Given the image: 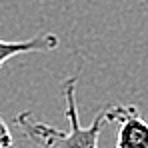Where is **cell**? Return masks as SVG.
I'll list each match as a JSON object with an SVG mask.
<instances>
[{"label":"cell","instance_id":"1","mask_svg":"<svg viewBox=\"0 0 148 148\" xmlns=\"http://www.w3.org/2000/svg\"><path fill=\"white\" fill-rule=\"evenodd\" d=\"M60 88H62V96L66 102L64 116L70 124V130H60L46 122H40L28 110L16 114L14 124L36 148H98L100 132L104 124H108L106 110L102 108L94 116L92 124L82 126L78 118V106H76V78L74 76L66 78Z\"/></svg>","mask_w":148,"mask_h":148},{"label":"cell","instance_id":"2","mask_svg":"<svg viewBox=\"0 0 148 148\" xmlns=\"http://www.w3.org/2000/svg\"><path fill=\"white\" fill-rule=\"evenodd\" d=\"M106 122L116 124V148H148V122L136 106H106Z\"/></svg>","mask_w":148,"mask_h":148},{"label":"cell","instance_id":"3","mask_svg":"<svg viewBox=\"0 0 148 148\" xmlns=\"http://www.w3.org/2000/svg\"><path fill=\"white\" fill-rule=\"evenodd\" d=\"M60 44L58 36L54 32H44L40 36L28 38V40H16V42H6L0 40V68L14 56L18 54H28V52H48L56 50Z\"/></svg>","mask_w":148,"mask_h":148},{"label":"cell","instance_id":"4","mask_svg":"<svg viewBox=\"0 0 148 148\" xmlns=\"http://www.w3.org/2000/svg\"><path fill=\"white\" fill-rule=\"evenodd\" d=\"M0 148H12V132L0 118Z\"/></svg>","mask_w":148,"mask_h":148}]
</instances>
